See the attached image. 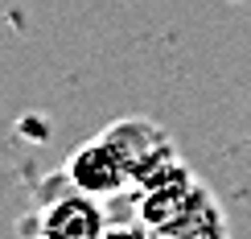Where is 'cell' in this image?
I'll return each mask as SVG.
<instances>
[{
    "label": "cell",
    "instance_id": "cell-1",
    "mask_svg": "<svg viewBox=\"0 0 251 239\" xmlns=\"http://www.w3.org/2000/svg\"><path fill=\"white\" fill-rule=\"evenodd\" d=\"M140 223H149L156 239H226L210 190L181 161L140 186Z\"/></svg>",
    "mask_w": 251,
    "mask_h": 239
},
{
    "label": "cell",
    "instance_id": "cell-2",
    "mask_svg": "<svg viewBox=\"0 0 251 239\" xmlns=\"http://www.w3.org/2000/svg\"><path fill=\"white\" fill-rule=\"evenodd\" d=\"M25 227H29V239H103L107 219H103V206L95 194H82L78 186L66 182L58 194H50L37 206V214Z\"/></svg>",
    "mask_w": 251,
    "mask_h": 239
},
{
    "label": "cell",
    "instance_id": "cell-3",
    "mask_svg": "<svg viewBox=\"0 0 251 239\" xmlns=\"http://www.w3.org/2000/svg\"><path fill=\"white\" fill-rule=\"evenodd\" d=\"M103 136L116 144L120 157L128 161L136 190H140V186H149L152 178H161L165 169H173V165H177L173 140L165 136V128H156L152 120H116Z\"/></svg>",
    "mask_w": 251,
    "mask_h": 239
},
{
    "label": "cell",
    "instance_id": "cell-4",
    "mask_svg": "<svg viewBox=\"0 0 251 239\" xmlns=\"http://www.w3.org/2000/svg\"><path fill=\"white\" fill-rule=\"evenodd\" d=\"M62 178L70 186H78L82 194H95V198H111V194H124L128 186H136L128 161L120 157V149L103 132L95 140H87L82 149H75V157L66 161V173Z\"/></svg>",
    "mask_w": 251,
    "mask_h": 239
},
{
    "label": "cell",
    "instance_id": "cell-5",
    "mask_svg": "<svg viewBox=\"0 0 251 239\" xmlns=\"http://www.w3.org/2000/svg\"><path fill=\"white\" fill-rule=\"evenodd\" d=\"M103 239H156L149 223H120V227H107Z\"/></svg>",
    "mask_w": 251,
    "mask_h": 239
}]
</instances>
